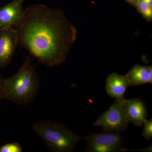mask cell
<instances>
[{"label":"cell","mask_w":152,"mask_h":152,"mask_svg":"<svg viewBox=\"0 0 152 152\" xmlns=\"http://www.w3.org/2000/svg\"><path fill=\"white\" fill-rule=\"evenodd\" d=\"M19 43L15 28L0 29V68L4 67L10 62Z\"/></svg>","instance_id":"6"},{"label":"cell","mask_w":152,"mask_h":152,"mask_svg":"<svg viewBox=\"0 0 152 152\" xmlns=\"http://www.w3.org/2000/svg\"><path fill=\"white\" fill-rule=\"evenodd\" d=\"M89 151L114 152L126 151L124 147L123 140L118 132L91 134L86 136Z\"/></svg>","instance_id":"5"},{"label":"cell","mask_w":152,"mask_h":152,"mask_svg":"<svg viewBox=\"0 0 152 152\" xmlns=\"http://www.w3.org/2000/svg\"><path fill=\"white\" fill-rule=\"evenodd\" d=\"M124 106L130 123L141 127L147 120V109L142 100L139 98L121 101Z\"/></svg>","instance_id":"8"},{"label":"cell","mask_w":152,"mask_h":152,"mask_svg":"<svg viewBox=\"0 0 152 152\" xmlns=\"http://www.w3.org/2000/svg\"><path fill=\"white\" fill-rule=\"evenodd\" d=\"M129 84L125 76L116 73L110 74L107 77L106 90L108 94L117 100L122 101L124 99L125 92Z\"/></svg>","instance_id":"9"},{"label":"cell","mask_w":152,"mask_h":152,"mask_svg":"<svg viewBox=\"0 0 152 152\" xmlns=\"http://www.w3.org/2000/svg\"><path fill=\"white\" fill-rule=\"evenodd\" d=\"M152 8V0H144Z\"/></svg>","instance_id":"17"},{"label":"cell","mask_w":152,"mask_h":152,"mask_svg":"<svg viewBox=\"0 0 152 152\" xmlns=\"http://www.w3.org/2000/svg\"><path fill=\"white\" fill-rule=\"evenodd\" d=\"M3 78L0 74V100L2 99V87Z\"/></svg>","instance_id":"15"},{"label":"cell","mask_w":152,"mask_h":152,"mask_svg":"<svg viewBox=\"0 0 152 152\" xmlns=\"http://www.w3.org/2000/svg\"><path fill=\"white\" fill-rule=\"evenodd\" d=\"M22 1H23V2H24L25 1V0H22Z\"/></svg>","instance_id":"18"},{"label":"cell","mask_w":152,"mask_h":152,"mask_svg":"<svg viewBox=\"0 0 152 152\" xmlns=\"http://www.w3.org/2000/svg\"><path fill=\"white\" fill-rule=\"evenodd\" d=\"M31 128L52 152L73 151L77 142L86 138L77 135L61 124L50 120L38 121L31 125Z\"/></svg>","instance_id":"3"},{"label":"cell","mask_w":152,"mask_h":152,"mask_svg":"<svg viewBox=\"0 0 152 152\" xmlns=\"http://www.w3.org/2000/svg\"><path fill=\"white\" fill-rule=\"evenodd\" d=\"M30 58L18 72L8 79H3L2 98L18 104L31 102L37 94L39 80Z\"/></svg>","instance_id":"2"},{"label":"cell","mask_w":152,"mask_h":152,"mask_svg":"<svg viewBox=\"0 0 152 152\" xmlns=\"http://www.w3.org/2000/svg\"><path fill=\"white\" fill-rule=\"evenodd\" d=\"M15 28L19 43L49 67L65 61L77 39V29L62 11L44 4L27 7Z\"/></svg>","instance_id":"1"},{"label":"cell","mask_w":152,"mask_h":152,"mask_svg":"<svg viewBox=\"0 0 152 152\" xmlns=\"http://www.w3.org/2000/svg\"><path fill=\"white\" fill-rule=\"evenodd\" d=\"M126 1L132 5L136 6L140 0H126Z\"/></svg>","instance_id":"14"},{"label":"cell","mask_w":152,"mask_h":152,"mask_svg":"<svg viewBox=\"0 0 152 152\" xmlns=\"http://www.w3.org/2000/svg\"><path fill=\"white\" fill-rule=\"evenodd\" d=\"M138 11L141 14L144 18L148 22H151L152 19V8L144 0H140L137 4Z\"/></svg>","instance_id":"11"},{"label":"cell","mask_w":152,"mask_h":152,"mask_svg":"<svg viewBox=\"0 0 152 152\" xmlns=\"http://www.w3.org/2000/svg\"><path fill=\"white\" fill-rule=\"evenodd\" d=\"M23 148L18 142L7 143L0 147V152H22Z\"/></svg>","instance_id":"12"},{"label":"cell","mask_w":152,"mask_h":152,"mask_svg":"<svg viewBox=\"0 0 152 152\" xmlns=\"http://www.w3.org/2000/svg\"><path fill=\"white\" fill-rule=\"evenodd\" d=\"M129 123L122 102L116 100L110 107L98 118L93 125L101 127L107 132L119 133L126 131Z\"/></svg>","instance_id":"4"},{"label":"cell","mask_w":152,"mask_h":152,"mask_svg":"<svg viewBox=\"0 0 152 152\" xmlns=\"http://www.w3.org/2000/svg\"><path fill=\"white\" fill-rule=\"evenodd\" d=\"M149 67L135 65L126 75L129 86L150 83Z\"/></svg>","instance_id":"10"},{"label":"cell","mask_w":152,"mask_h":152,"mask_svg":"<svg viewBox=\"0 0 152 152\" xmlns=\"http://www.w3.org/2000/svg\"><path fill=\"white\" fill-rule=\"evenodd\" d=\"M152 66H150L149 67V75L150 83L151 84L152 83Z\"/></svg>","instance_id":"16"},{"label":"cell","mask_w":152,"mask_h":152,"mask_svg":"<svg viewBox=\"0 0 152 152\" xmlns=\"http://www.w3.org/2000/svg\"><path fill=\"white\" fill-rule=\"evenodd\" d=\"M142 135L144 138L150 140L152 137V120H146L144 123Z\"/></svg>","instance_id":"13"},{"label":"cell","mask_w":152,"mask_h":152,"mask_svg":"<svg viewBox=\"0 0 152 152\" xmlns=\"http://www.w3.org/2000/svg\"><path fill=\"white\" fill-rule=\"evenodd\" d=\"M22 0H13L0 8V29L15 27L23 15Z\"/></svg>","instance_id":"7"}]
</instances>
